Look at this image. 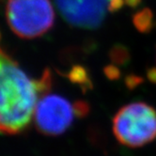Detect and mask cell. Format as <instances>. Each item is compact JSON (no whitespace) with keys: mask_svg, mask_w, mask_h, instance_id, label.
<instances>
[{"mask_svg":"<svg viewBox=\"0 0 156 156\" xmlns=\"http://www.w3.org/2000/svg\"><path fill=\"white\" fill-rule=\"evenodd\" d=\"M0 128L6 135L24 132L34 117L41 98L36 80L31 79L10 55L1 50Z\"/></svg>","mask_w":156,"mask_h":156,"instance_id":"cell-1","label":"cell"},{"mask_svg":"<svg viewBox=\"0 0 156 156\" xmlns=\"http://www.w3.org/2000/svg\"><path fill=\"white\" fill-rule=\"evenodd\" d=\"M113 133L126 147L144 146L156 137V110L143 102L124 105L113 118Z\"/></svg>","mask_w":156,"mask_h":156,"instance_id":"cell-2","label":"cell"},{"mask_svg":"<svg viewBox=\"0 0 156 156\" xmlns=\"http://www.w3.org/2000/svg\"><path fill=\"white\" fill-rule=\"evenodd\" d=\"M6 17L14 34L27 40L45 34L55 22L50 0H8Z\"/></svg>","mask_w":156,"mask_h":156,"instance_id":"cell-3","label":"cell"},{"mask_svg":"<svg viewBox=\"0 0 156 156\" xmlns=\"http://www.w3.org/2000/svg\"><path fill=\"white\" fill-rule=\"evenodd\" d=\"M68 24L85 29L98 28L108 12H116L123 0H54Z\"/></svg>","mask_w":156,"mask_h":156,"instance_id":"cell-4","label":"cell"},{"mask_svg":"<svg viewBox=\"0 0 156 156\" xmlns=\"http://www.w3.org/2000/svg\"><path fill=\"white\" fill-rule=\"evenodd\" d=\"M74 117L73 106L68 100L58 94H46L40 98L33 118L41 133L55 136L70 128Z\"/></svg>","mask_w":156,"mask_h":156,"instance_id":"cell-5","label":"cell"},{"mask_svg":"<svg viewBox=\"0 0 156 156\" xmlns=\"http://www.w3.org/2000/svg\"><path fill=\"white\" fill-rule=\"evenodd\" d=\"M68 79L73 84L79 85L83 91L87 90H90L92 87V83L90 80V76L88 72L83 66L75 65L67 73Z\"/></svg>","mask_w":156,"mask_h":156,"instance_id":"cell-6","label":"cell"},{"mask_svg":"<svg viewBox=\"0 0 156 156\" xmlns=\"http://www.w3.org/2000/svg\"><path fill=\"white\" fill-rule=\"evenodd\" d=\"M133 25L136 29L142 33H147L152 27V13L150 9H146L137 12L133 18Z\"/></svg>","mask_w":156,"mask_h":156,"instance_id":"cell-7","label":"cell"},{"mask_svg":"<svg viewBox=\"0 0 156 156\" xmlns=\"http://www.w3.org/2000/svg\"><path fill=\"white\" fill-rule=\"evenodd\" d=\"M109 58L113 64L123 66L128 64L131 55L127 47L122 44H116L109 51Z\"/></svg>","mask_w":156,"mask_h":156,"instance_id":"cell-8","label":"cell"},{"mask_svg":"<svg viewBox=\"0 0 156 156\" xmlns=\"http://www.w3.org/2000/svg\"><path fill=\"white\" fill-rule=\"evenodd\" d=\"M36 84L38 87L39 92L41 94V97L48 94L52 87V74L51 72L48 69H45L42 73L41 76L39 79L36 80Z\"/></svg>","mask_w":156,"mask_h":156,"instance_id":"cell-9","label":"cell"},{"mask_svg":"<svg viewBox=\"0 0 156 156\" xmlns=\"http://www.w3.org/2000/svg\"><path fill=\"white\" fill-rule=\"evenodd\" d=\"M73 111H74V115L76 118H85L87 116V114L90 113V106L87 102L85 101H76L73 105Z\"/></svg>","mask_w":156,"mask_h":156,"instance_id":"cell-10","label":"cell"},{"mask_svg":"<svg viewBox=\"0 0 156 156\" xmlns=\"http://www.w3.org/2000/svg\"><path fill=\"white\" fill-rule=\"evenodd\" d=\"M105 76L110 80H118L120 76V71L115 64H110L104 69Z\"/></svg>","mask_w":156,"mask_h":156,"instance_id":"cell-11","label":"cell"},{"mask_svg":"<svg viewBox=\"0 0 156 156\" xmlns=\"http://www.w3.org/2000/svg\"><path fill=\"white\" fill-rule=\"evenodd\" d=\"M143 81V79L141 77L137 76V75H133V74H131L129 76L126 77L125 79V84L127 86L128 88L132 90V88H135L139 84H141Z\"/></svg>","mask_w":156,"mask_h":156,"instance_id":"cell-12","label":"cell"},{"mask_svg":"<svg viewBox=\"0 0 156 156\" xmlns=\"http://www.w3.org/2000/svg\"><path fill=\"white\" fill-rule=\"evenodd\" d=\"M149 80L152 83L156 84V68H151L147 73Z\"/></svg>","mask_w":156,"mask_h":156,"instance_id":"cell-13","label":"cell"},{"mask_svg":"<svg viewBox=\"0 0 156 156\" xmlns=\"http://www.w3.org/2000/svg\"><path fill=\"white\" fill-rule=\"evenodd\" d=\"M125 1H126V3L129 6H131V7H136V6H137L140 3L141 0H125Z\"/></svg>","mask_w":156,"mask_h":156,"instance_id":"cell-14","label":"cell"}]
</instances>
